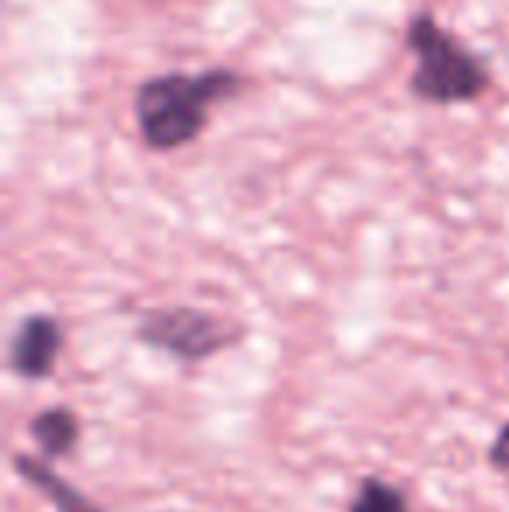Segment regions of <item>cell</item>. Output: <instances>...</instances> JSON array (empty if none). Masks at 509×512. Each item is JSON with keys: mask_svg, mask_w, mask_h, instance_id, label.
Instances as JSON below:
<instances>
[{"mask_svg": "<svg viewBox=\"0 0 509 512\" xmlns=\"http://www.w3.org/2000/svg\"><path fill=\"white\" fill-rule=\"evenodd\" d=\"M245 77L234 70H203V74H164L136 88V126L150 150H178L206 129V115L217 102L234 98Z\"/></svg>", "mask_w": 509, "mask_h": 512, "instance_id": "obj_1", "label": "cell"}, {"mask_svg": "<svg viewBox=\"0 0 509 512\" xmlns=\"http://www.w3.org/2000/svg\"><path fill=\"white\" fill-rule=\"evenodd\" d=\"M408 49L415 53L412 91L422 102L461 105L475 102L489 88V67L468 46L443 32L429 14H415L408 25Z\"/></svg>", "mask_w": 509, "mask_h": 512, "instance_id": "obj_2", "label": "cell"}, {"mask_svg": "<svg viewBox=\"0 0 509 512\" xmlns=\"http://www.w3.org/2000/svg\"><path fill=\"white\" fill-rule=\"evenodd\" d=\"M136 338L182 363H206L245 338V328L199 307H154L136 321Z\"/></svg>", "mask_w": 509, "mask_h": 512, "instance_id": "obj_3", "label": "cell"}, {"mask_svg": "<svg viewBox=\"0 0 509 512\" xmlns=\"http://www.w3.org/2000/svg\"><path fill=\"white\" fill-rule=\"evenodd\" d=\"M63 352V324L49 314H32L11 338V370L21 380H49Z\"/></svg>", "mask_w": 509, "mask_h": 512, "instance_id": "obj_4", "label": "cell"}, {"mask_svg": "<svg viewBox=\"0 0 509 512\" xmlns=\"http://www.w3.org/2000/svg\"><path fill=\"white\" fill-rule=\"evenodd\" d=\"M11 464H14V471H18V478H25L32 488H39V495L49 506H56V512H102L88 495L77 492L67 478H60V474L49 464H42V460L28 457V453H14Z\"/></svg>", "mask_w": 509, "mask_h": 512, "instance_id": "obj_5", "label": "cell"}, {"mask_svg": "<svg viewBox=\"0 0 509 512\" xmlns=\"http://www.w3.org/2000/svg\"><path fill=\"white\" fill-rule=\"evenodd\" d=\"M28 432H32L35 446L46 453L49 460H60V457H70L81 443V418L77 411L56 405V408H46L28 422Z\"/></svg>", "mask_w": 509, "mask_h": 512, "instance_id": "obj_6", "label": "cell"}, {"mask_svg": "<svg viewBox=\"0 0 509 512\" xmlns=\"http://www.w3.org/2000/svg\"><path fill=\"white\" fill-rule=\"evenodd\" d=\"M349 512H412V502L398 485L384 478H363Z\"/></svg>", "mask_w": 509, "mask_h": 512, "instance_id": "obj_7", "label": "cell"}, {"mask_svg": "<svg viewBox=\"0 0 509 512\" xmlns=\"http://www.w3.org/2000/svg\"><path fill=\"white\" fill-rule=\"evenodd\" d=\"M489 464L496 467V471H509V422L496 432V439H492Z\"/></svg>", "mask_w": 509, "mask_h": 512, "instance_id": "obj_8", "label": "cell"}]
</instances>
